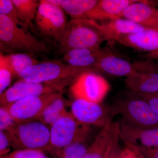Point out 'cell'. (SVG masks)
Returning a JSON list of instances; mask_svg holds the SVG:
<instances>
[{"label":"cell","instance_id":"20","mask_svg":"<svg viewBox=\"0 0 158 158\" xmlns=\"http://www.w3.org/2000/svg\"><path fill=\"white\" fill-rule=\"evenodd\" d=\"M100 26L106 40H116L119 35L133 34L149 28L123 18L110 20Z\"/></svg>","mask_w":158,"mask_h":158},{"label":"cell","instance_id":"1","mask_svg":"<svg viewBox=\"0 0 158 158\" xmlns=\"http://www.w3.org/2000/svg\"><path fill=\"white\" fill-rule=\"evenodd\" d=\"M98 72L93 68L74 67L60 61L39 62L26 69L19 78L27 81L44 84L59 91L71 85L82 74Z\"/></svg>","mask_w":158,"mask_h":158},{"label":"cell","instance_id":"35","mask_svg":"<svg viewBox=\"0 0 158 158\" xmlns=\"http://www.w3.org/2000/svg\"><path fill=\"white\" fill-rule=\"evenodd\" d=\"M119 151V146L118 145V146L113 151V152H112L111 154L110 155L109 158H117V155H118V153Z\"/></svg>","mask_w":158,"mask_h":158},{"label":"cell","instance_id":"16","mask_svg":"<svg viewBox=\"0 0 158 158\" xmlns=\"http://www.w3.org/2000/svg\"><path fill=\"white\" fill-rule=\"evenodd\" d=\"M116 40L128 47L149 53L158 49V30L148 28L141 32L120 35Z\"/></svg>","mask_w":158,"mask_h":158},{"label":"cell","instance_id":"34","mask_svg":"<svg viewBox=\"0 0 158 158\" xmlns=\"http://www.w3.org/2000/svg\"><path fill=\"white\" fill-rule=\"evenodd\" d=\"M145 56L146 58L150 59H158V49L152 52L146 54Z\"/></svg>","mask_w":158,"mask_h":158},{"label":"cell","instance_id":"18","mask_svg":"<svg viewBox=\"0 0 158 158\" xmlns=\"http://www.w3.org/2000/svg\"><path fill=\"white\" fill-rule=\"evenodd\" d=\"M103 50L101 48L73 49L63 54L62 62L74 67L94 69Z\"/></svg>","mask_w":158,"mask_h":158},{"label":"cell","instance_id":"13","mask_svg":"<svg viewBox=\"0 0 158 158\" xmlns=\"http://www.w3.org/2000/svg\"><path fill=\"white\" fill-rule=\"evenodd\" d=\"M44 84L27 81L21 79L13 86L0 94L1 106H4L26 98L56 92Z\"/></svg>","mask_w":158,"mask_h":158},{"label":"cell","instance_id":"9","mask_svg":"<svg viewBox=\"0 0 158 158\" xmlns=\"http://www.w3.org/2000/svg\"><path fill=\"white\" fill-rule=\"evenodd\" d=\"M110 89L107 80L94 71L82 74L70 85V90L74 99L80 98L101 103Z\"/></svg>","mask_w":158,"mask_h":158},{"label":"cell","instance_id":"6","mask_svg":"<svg viewBox=\"0 0 158 158\" xmlns=\"http://www.w3.org/2000/svg\"><path fill=\"white\" fill-rule=\"evenodd\" d=\"M94 69L98 73L126 78L138 72H155L158 70L156 65L150 61L132 64L106 48L104 49Z\"/></svg>","mask_w":158,"mask_h":158},{"label":"cell","instance_id":"3","mask_svg":"<svg viewBox=\"0 0 158 158\" xmlns=\"http://www.w3.org/2000/svg\"><path fill=\"white\" fill-rule=\"evenodd\" d=\"M105 40L100 25L94 20L73 19L67 23L57 42L59 52L64 54L73 49L100 48Z\"/></svg>","mask_w":158,"mask_h":158},{"label":"cell","instance_id":"33","mask_svg":"<svg viewBox=\"0 0 158 158\" xmlns=\"http://www.w3.org/2000/svg\"><path fill=\"white\" fill-rule=\"evenodd\" d=\"M138 153V152L127 146L124 149L119 150L117 158H136Z\"/></svg>","mask_w":158,"mask_h":158},{"label":"cell","instance_id":"19","mask_svg":"<svg viewBox=\"0 0 158 158\" xmlns=\"http://www.w3.org/2000/svg\"><path fill=\"white\" fill-rule=\"evenodd\" d=\"M126 88L135 93H151L158 91V72H138L126 78Z\"/></svg>","mask_w":158,"mask_h":158},{"label":"cell","instance_id":"23","mask_svg":"<svg viewBox=\"0 0 158 158\" xmlns=\"http://www.w3.org/2000/svg\"><path fill=\"white\" fill-rule=\"evenodd\" d=\"M66 106V102L62 95L49 105L36 120L50 127L68 112Z\"/></svg>","mask_w":158,"mask_h":158},{"label":"cell","instance_id":"26","mask_svg":"<svg viewBox=\"0 0 158 158\" xmlns=\"http://www.w3.org/2000/svg\"><path fill=\"white\" fill-rule=\"evenodd\" d=\"M13 71L9 55L0 54V94L9 87L12 78Z\"/></svg>","mask_w":158,"mask_h":158},{"label":"cell","instance_id":"7","mask_svg":"<svg viewBox=\"0 0 158 158\" xmlns=\"http://www.w3.org/2000/svg\"><path fill=\"white\" fill-rule=\"evenodd\" d=\"M64 12L49 0L40 1L34 21L40 34L57 41L68 23Z\"/></svg>","mask_w":158,"mask_h":158},{"label":"cell","instance_id":"4","mask_svg":"<svg viewBox=\"0 0 158 158\" xmlns=\"http://www.w3.org/2000/svg\"><path fill=\"white\" fill-rule=\"evenodd\" d=\"M115 114L122 117V121L133 127L140 129L158 128V115L147 102L130 91L126 98L115 101L113 105Z\"/></svg>","mask_w":158,"mask_h":158},{"label":"cell","instance_id":"27","mask_svg":"<svg viewBox=\"0 0 158 158\" xmlns=\"http://www.w3.org/2000/svg\"><path fill=\"white\" fill-rule=\"evenodd\" d=\"M0 14L9 18L19 27L27 30L29 28L28 26L23 21L21 16L15 8L12 0L0 1Z\"/></svg>","mask_w":158,"mask_h":158},{"label":"cell","instance_id":"12","mask_svg":"<svg viewBox=\"0 0 158 158\" xmlns=\"http://www.w3.org/2000/svg\"><path fill=\"white\" fill-rule=\"evenodd\" d=\"M119 138L118 123L110 119L102 128L83 158H109L118 146Z\"/></svg>","mask_w":158,"mask_h":158},{"label":"cell","instance_id":"5","mask_svg":"<svg viewBox=\"0 0 158 158\" xmlns=\"http://www.w3.org/2000/svg\"><path fill=\"white\" fill-rule=\"evenodd\" d=\"M15 150H46L49 145L50 127L37 120L16 123L5 132Z\"/></svg>","mask_w":158,"mask_h":158},{"label":"cell","instance_id":"25","mask_svg":"<svg viewBox=\"0 0 158 158\" xmlns=\"http://www.w3.org/2000/svg\"><path fill=\"white\" fill-rule=\"evenodd\" d=\"M9 55L14 77H19L24 71L40 62L32 54L15 53Z\"/></svg>","mask_w":158,"mask_h":158},{"label":"cell","instance_id":"36","mask_svg":"<svg viewBox=\"0 0 158 158\" xmlns=\"http://www.w3.org/2000/svg\"><path fill=\"white\" fill-rule=\"evenodd\" d=\"M136 158H144L142 156H141V155L139 153V152H138V155H137V157H136Z\"/></svg>","mask_w":158,"mask_h":158},{"label":"cell","instance_id":"24","mask_svg":"<svg viewBox=\"0 0 158 158\" xmlns=\"http://www.w3.org/2000/svg\"><path fill=\"white\" fill-rule=\"evenodd\" d=\"M12 2L23 21L29 27H32L35 19L40 1L37 0H12Z\"/></svg>","mask_w":158,"mask_h":158},{"label":"cell","instance_id":"11","mask_svg":"<svg viewBox=\"0 0 158 158\" xmlns=\"http://www.w3.org/2000/svg\"><path fill=\"white\" fill-rule=\"evenodd\" d=\"M90 127L81 124L70 112H67L50 127L49 145L45 152L49 149H59L71 144Z\"/></svg>","mask_w":158,"mask_h":158},{"label":"cell","instance_id":"15","mask_svg":"<svg viewBox=\"0 0 158 158\" xmlns=\"http://www.w3.org/2000/svg\"><path fill=\"white\" fill-rule=\"evenodd\" d=\"M142 27L158 30V9L147 1L138 0L131 4L121 15Z\"/></svg>","mask_w":158,"mask_h":158},{"label":"cell","instance_id":"17","mask_svg":"<svg viewBox=\"0 0 158 158\" xmlns=\"http://www.w3.org/2000/svg\"><path fill=\"white\" fill-rule=\"evenodd\" d=\"M138 0H99L97 5L85 15L84 19L93 20L120 18L128 6Z\"/></svg>","mask_w":158,"mask_h":158},{"label":"cell","instance_id":"21","mask_svg":"<svg viewBox=\"0 0 158 158\" xmlns=\"http://www.w3.org/2000/svg\"><path fill=\"white\" fill-rule=\"evenodd\" d=\"M90 132V127L71 144L59 149L48 150L46 152L54 158H83L90 146L87 142Z\"/></svg>","mask_w":158,"mask_h":158},{"label":"cell","instance_id":"32","mask_svg":"<svg viewBox=\"0 0 158 158\" xmlns=\"http://www.w3.org/2000/svg\"><path fill=\"white\" fill-rule=\"evenodd\" d=\"M128 147H129L138 152L144 158H158V156L154 152L152 148H145L132 146Z\"/></svg>","mask_w":158,"mask_h":158},{"label":"cell","instance_id":"22","mask_svg":"<svg viewBox=\"0 0 158 158\" xmlns=\"http://www.w3.org/2000/svg\"><path fill=\"white\" fill-rule=\"evenodd\" d=\"M73 19H83L98 2V0H49Z\"/></svg>","mask_w":158,"mask_h":158},{"label":"cell","instance_id":"30","mask_svg":"<svg viewBox=\"0 0 158 158\" xmlns=\"http://www.w3.org/2000/svg\"><path fill=\"white\" fill-rule=\"evenodd\" d=\"M132 92L147 102L152 110L158 115V91L151 93Z\"/></svg>","mask_w":158,"mask_h":158},{"label":"cell","instance_id":"14","mask_svg":"<svg viewBox=\"0 0 158 158\" xmlns=\"http://www.w3.org/2000/svg\"><path fill=\"white\" fill-rule=\"evenodd\" d=\"M120 138L127 146L158 148V128L140 129L133 127L122 121L118 123Z\"/></svg>","mask_w":158,"mask_h":158},{"label":"cell","instance_id":"8","mask_svg":"<svg viewBox=\"0 0 158 158\" xmlns=\"http://www.w3.org/2000/svg\"><path fill=\"white\" fill-rule=\"evenodd\" d=\"M62 94L60 91L26 98L4 106L16 123L36 120L44 110Z\"/></svg>","mask_w":158,"mask_h":158},{"label":"cell","instance_id":"28","mask_svg":"<svg viewBox=\"0 0 158 158\" xmlns=\"http://www.w3.org/2000/svg\"><path fill=\"white\" fill-rule=\"evenodd\" d=\"M0 158H52L46 152L38 149H23L14 150Z\"/></svg>","mask_w":158,"mask_h":158},{"label":"cell","instance_id":"29","mask_svg":"<svg viewBox=\"0 0 158 158\" xmlns=\"http://www.w3.org/2000/svg\"><path fill=\"white\" fill-rule=\"evenodd\" d=\"M11 115L5 107L0 108V131L6 132L16 124Z\"/></svg>","mask_w":158,"mask_h":158},{"label":"cell","instance_id":"31","mask_svg":"<svg viewBox=\"0 0 158 158\" xmlns=\"http://www.w3.org/2000/svg\"><path fill=\"white\" fill-rule=\"evenodd\" d=\"M11 144L6 132L0 131V156L7 155L11 152Z\"/></svg>","mask_w":158,"mask_h":158},{"label":"cell","instance_id":"2","mask_svg":"<svg viewBox=\"0 0 158 158\" xmlns=\"http://www.w3.org/2000/svg\"><path fill=\"white\" fill-rule=\"evenodd\" d=\"M0 51L4 55L48 52L43 41L19 27L9 18L0 14Z\"/></svg>","mask_w":158,"mask_h":158},{"label":"cell","instance_id":"10","mask_svg":"<svg viewBox=\"0 0 158 158\" xmlns=\"http://www.w3.org/2000/svg\"><path fill=\"white\" fill-rule=\"evenodd\" d=\"M70 113L81 124L101 128L116 115L113 106H106L80 98L74 99L72 103Z\"/></svg>","mask_w":158,"mask_h":158}]
</instances>
